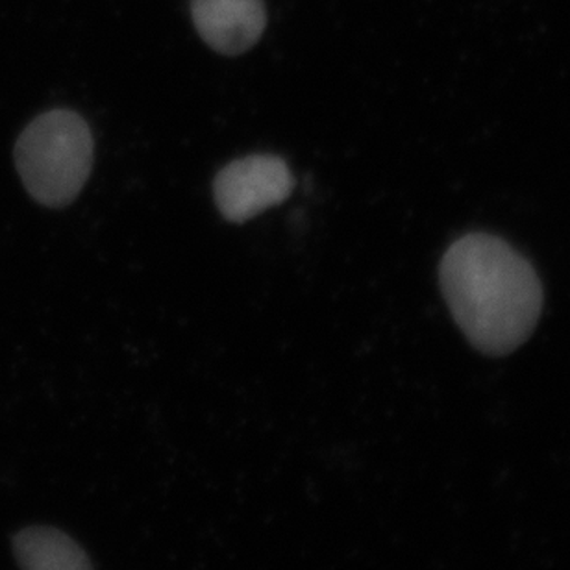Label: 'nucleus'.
Instances as JSON below:
<instances>
[{
	"instance_id": "1",
	"label": "nucleus",
	"mask_w": 570,
	"mask_h": 570,
	"mask_svg": "<svg viewBox=\"0 0 570 570\" xmlns=\"http://www.w3.org/2000/svg\"><path fill=\"white\" fill-rule=\"evenodd\" d=\"M439 287L463 335L488 356L519 348L543 309V285L533 265L485 232L465 234L446 248Z\"/></svg>"
},
{
	"instance_id": "2",
	"label": "nucleus",
	"mask_w": 570,
	"mask_h": 570,
	"mask_svg": "<svg viewBox=\"0 0 570 570\" xmlns=\"http://www.w3.org/2000/svg\"><path fill=\"white\" fill-rule=\"evenodd\" d=\"M16 165L30 197L63 208L80 195L94 165V136L82 116L50 110L36 117L16 142Z\"/></svg>"
},
{
	"instance_id": "3",
	"label": "nucleus",
	"mask_w": 570,
	"mask_h": 570,
	"mask_svg": "<svg viewBox=\"0 0 570 570\" xmlns=\"http://www.w3.org/2000/svg\"><path fill=\"white\" fill-rule=\"evenodd\" d=\"M293 187L295 178L284 159L253 154L232 161L215 176V204L226 220L243 225L287 200Z\"/></svg>"
},
{
	"instance_id": "4",
	"label": "nucleus",
	"mask_w": 570,
	"mask_h": 570,
	"mask_svg": "<svg viewBox=\"0 0 570 570\" xmlns=\"http://www.w3.org/2000/svg\"><path fill=\"white\" fill-rule=\"evenodd\" d=\"M191 13L200 38L226 56L253 49L267 27L264 0H191Z\"/></svg>"
},
{
	"instance_id": "5",
	"label": "nucleus",
	"mask_w": 570,
	"mask_h": 570,
	"mask_svg": "<svg viewBox=\"0 0 570 570\" xmlns=\"http://www.w3.org/2000/svg\"><path fill=\"white\" fill-rule=\"evenodd\" d=\"M11 547L21 570H94L82 547L56 528H24Z\"/></svg>"
}]
</instances>
